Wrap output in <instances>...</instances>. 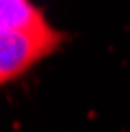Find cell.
<instances>
[{
    "instance_id": "cell-1",
    "label": "cell",
    "mask_w": 130,
    "mask_h": 132,
    "mask_svg": "<svg viewBox=\"0 0 130 132\" xmlns=\"http://www.w3.org/2000/svg\"><path fill=\"white\" fill-rule=\"evenodd\" d=\"M62 32L47 23L0 32V83H11L62 45Z\"/></svg>"
},
{
    "instance_id": "cell-2",
    "label": "cell",
    "mask_w": 130,
    "mask_h": 132,
    "mask_svg": "<svg viewBox=\"0 0 130 132\" xmlns=\"http://www.w3.org/2000/svg\"><path fill=\"white\" fill-rule=\"evenodd\" d=\"M40 23H47V19L32 0H0V32L34 28Z\"/></svg>"
}]
</instances>
